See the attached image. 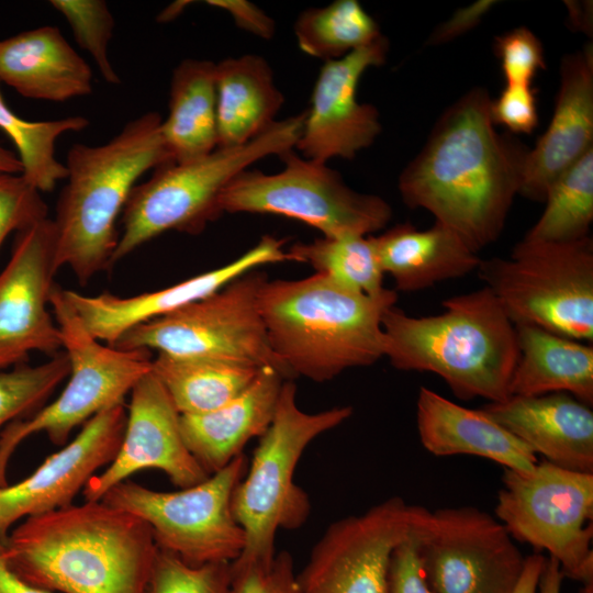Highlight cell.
<instances>
[{"label": "cell", "mask_w": 593, "mask_h": 593, "mask_svg": "<svg viewBox=\"0 0 593 593\" xmlns=\"http://www.w3.org/2000/svg\"><path fill=\"white\" fill-rule=\"evenodd\" d=\"M491 101L486 89L475 87L450 104L399 177L409 208L432 213L475 253L502 234L529 150L496 131Z\"/></svg>", "instance_id": "cell-1"}, {"label": "cell", "mask_w": 593, "mask_h": 593, "mask_svg": "<svg viewBox=\"0 0 593 593\" xmlns=\"http://www.w3.org/2000/svg\"><path fill=\"white\" fill-rule=\"evenodd\" d=\"M4 545L13 573L54 593H145L158 552L144 521L102 500L26 517Z\"/></svg>", "instance_id": "cell-2"}, {"label": "cell", "mask_w": 593, "mask_h": 593, "mask_svg": "<svg viewBox=\"0 0 593 593\" xmlns=\"http://www.w3.org/2000/svg\"><path fill=\"white\" fill-rule=\"evenodd\" d=\"M395 290L366 294L314 273L267 281L259 307L270 346L293 377L328 381L347 369L384 357V313Z\"/></svg>", "instance_id": "cell-3"}, {"label": "cell", "mask_w": 593, "mask_h": 593, "mask_svg": "<svg viewBox=\"0 0 593 593\" xmlns=\"http://www.w3.org/2000/svg\"><path fill=\"white\" fill-rule=\"evenodd\" d=\"M163 119L150 111L131 120L102 145L76 143L66 159V184L56 215V267L71 269L85 284L113 266L116 221L137 180L174 163L161 134Z\"/></svg>", "instance_id": "cell-4"}, {"label": "cell", "mask_w": 593, "mask_h": 593, "mask_svg": "<svg viewBox=\"0 0 593 593\" xmlns=\"http://www.w3.org/2000/svg\"><path fill=\"white\" fill-rule=\"evenodd\" d=\"M443 306V313L421 317L389 309L384 357L395 369L437 374L461 400L507 399L519 351L515 325L496 296L484 286Z\"/></svg>", "instance_id": "cell-5"}, {"label": "cell", "mask_w": 593, "mask_h": 593, "mask_svg": "<svg viewBox=\"0 0 593 593\" xmlns=\"http://www.w3.org/2000/svg\"><path fill=\"white\" fill-rule=\"evenodd\" d=\"M304 116L305 111L277 120L242 146L216 148L191 163H170L156 168L130 193L121 214L122 232L112 264L168 231L200 234L222 214L220 195L237 174L259 159L294 148Z\"/></svg>", "instance_id": "cell-6"}, {"label": "cell", "mask_w": 593, "mask_h": 593, "mask_svg": "<svg viewBox=\"0 0 593 593\" xmlns=\"http://www.w3.org/2000/svg\"><path fill=\"white\" fill-rule=\"evenodd\" d=\"M351 414L350 406L306 413L296 403L293 381L283 382L273 419L233 493L232 511L245 533V547L237 561L271 559L277 532L305 523L311 504L294 482L298 462L311 441Z\"/></svg>", "instance_id": "cell-7"}, {"label": "cell", "mask_w": 593, "mask_h": 593, "mask_svg": "<svg viewBox=\"0 0 593 593\" xmlns=\"http://www.w3.org/2000/svg\"><path fill=\"white\" fill-rule=\"evenodd\" d=\"M49 305L70 371L55 401L12 422L0 433V488L9 484V462L27 437L45 433L53 444L64 446L76 427L103 410L124 403L126 394L152 370V351L121 349L93 337L57 284L51 292Z\"/></svg>", "instance_id": "cell-8"}, {"label": "cell", "mask_w": 593, "mask_h": 593, "mask_svg": "<svg viewBox=\"0 0 593 593\" xmlns=\"http://www.w3.org/2000/svg\"><path fill=\"white\" fill-rule=\"evenodd\" d=\"M479 277L514 325L593 340V240L523 239L510 258L481 259Z\"/></svg>", "instance_id": "cell-9"}, {"label": "cell", "mask_w": 593, "mask_h": 593, "mask_svg": "<svg viewBox=\"0 0 593 593\" xmlns=\"http://www.w3.org/2000/svg\"><path fill=\"white\" fill-rule=\"evenodd\" d=\"M266 281L264 272L251 270L203 299L131 328L113 346L269 367L291 380L270 346L260 312Z\"/></svg>", "instance_id": "cell-10"}, {"label": "cell", "mask_w": 593, "mask_h": 593, "mask_svg": "<svg viewBox=\"0 0 593 593\" xmlns=\"http://www.w3.org/2000/svg\"><path fill=\"white\" fill-rule=\"evenodd\" d=\"M284 167L277 174L247 168L223 189L221 213L276 214L299 220L324 237L369 236L384 228L392 216L379 195L349 188L326 164L288 150L279 156Z\"/></svg>", "instance_id": "cell-11"}, {"label": "cell", "mask_w": 593, "mask_h": 593, "mask_svg": "<svg viewBox=\"0 0 593 593\" xmlns=\"http://www.w3.org/2000/svg\"><path fill=\"white\" fill-rule=\"evenodd\" d=\"M248 467L242 454L205 480L178 491L153 490L123 481L101 499L150 528L158 549L190 566L233 562L245 547V533L234 517L232 497Z\"/></svg>", "instance_id": "cell-12"}, {"label": "cell", "mask_w": 593, "mask_h": 593, "mask_svg": "<svg viewBox=\"0 0 593 593\" xmlns=\"http://www.w3.org/2000/svg\"><path fill=\"white\" fill-rule=\"evenodd\" d=\"M495 517L514 540L547 551L564 578L593 581V473L546 460L526 472L504 469Z\"/></svg>", "instance_id": "cell-13"}, {"label": "cell", "mask_w": 593, "mask_h": 593, "mask_svg": "<svg viewBox=\"0 0 593 593\" xmlns=\"http://www.w3.org/2000/svg\"><path fill=\"white\" fill-rule=\"evenodd\" d=\"M414 528L434 593H514L526 557L495 516L474 506L417 505Z\"/></svg>", "instance_id": "cell-14"}, {"label": "cell", "mask_w": 593, "mask_h": 593, "mask_svg": "<svg viewBox=\"0 0 593 593\" xmlns=\"http://www.w3.org/2000/svg\"><path fill=\"white\" fill-rule=\"evenodd\" d=\"M416 505L392 496L328 526L298 574L302 593H387L390 559Z\"/></svg>", "instance_id": "cell-15"}, {"label": "cell", "mask_w": 593, "mask_h": 593, "mask_svg": "<svg viewBox=\"0 0 593 593\" xmlns=\"http://www.w3.org/2000/svg\"><path fill=\"white\" fill-rule=\"evenodd\" d=\"M55 255L53 219L15 233L0 272V371L25 365L34 351L52 357L63 350L59 327L48 310L58 271Z\"/></svg>", "instance_id": "cell-16"}, {"label": "cell", "mask_w": 593, "mask_h": 593, "mask_svg": "<svg viewBox=\"0 0 593 593\" xmlns=\"http://www.w3.org/2000/svg\"><path fill=\"white\" fill-rule=\"evenodd\" d=\"M388 51L389 41L382 35L368 46L324 63L294 146L302 157L323 164L332 158L353 159L373 144L382 130L379 112L358 101L357 88L369 68L384 64Z\"/></svg>", "instance_id": "cell-17"}, {"label": "cell", "mask_w": 593, "mask_h": 593, "mask_svg": "<svg viewBox=\"0 0 593 593\" xmlns=\"http://www.w3.org/2000/svg\"><path fill=\"white\" fill-rule=\"evenodd\" d=\"M145 469L163 471L179 489L210 475L187 448L180 413L152 370L131 390L119 450L102 472L86 484L85 501L101 500L113 486Z\"/></svg>", "instance_id": "cell-18"}, {"label": "cell", "mask_w": 593, "mask_h": 593, "mask_svg": "<svg viewBox=\"0 0 593 593\" xmlns=\"http://www.w3.org/2000/svg\"><path fill=\"white\" fill-rule=\"evenodd\" d=\"M126 424V405L103 410L48 456L29 477L0 488V539L22 519L74 504L75 496L115 457Z\"/></svg>", "instance_id": "cell-19"}, {"label": "cell", "mask_w": 593, "mask_h": 593, "mask_svg": "<svg viewBox=\"0 0 593 593\" xmlns=\"http://www.w3.org/2000/svg\"><path fill=\"white\" fill-rule=\"evenodd\" d=\"M283 244L272 236H264L231 262L153 292L119 296L64 290V294L88 332L98 340L113 346L131 328L203 299L255 268L290 260Z\"/></svg>", "instance_id": "cell-20"}, {"label": "cell", "mask_w": 593, "mask_h": 593, "mask_svg": "<svg viewBox=\"0 0 593 593\" xmlns=\"http://www.w3.org/2000/svg\"><path fill=\"white\" fill-rule=\"evenodd\" d=\"M593 148V46L564 55L555 110L545 133L529 148L519 193L544 202L549 187Z\"/></svg>", "instance_id": "cell-21"}, {"label": "cell", "mask_w": 593, "mask_h": 593, "mask_svg": "<svg viewBox=\"0 0 593 593\" xmlns=\"http://www.w3.org/2000/svg\"><path fill=\"white\" fill-rule=\"evenodd\" d=\"M481 410L546 461L593 473V411L573 395H510Z\"/></svg>", "instance_id": "cell-22"}, {"label": "cell", "mask_w": 593, "mask_h": 593, "mask_svg": "<svg viewBox=\"0 0 593 593\" xmlns=\"http://www.w3.org/2000/svg\"><path fill=\"white\" fill-rule=\"evenodd\" d=\"M416 422L424 448L439 457L470 455L514 471H530L537 456L484 411L457 404L421 387Z\"/></svg>", "instance_id": "cell-23"}, {"label": "cell", "mask_w": 593, "mask_h": 593, "mask_svg": "<svg viewBox=\"0 0 593 593\" xmlns=\"http://www.w3.org/2000/svg\"><path fill=\"white\" fill-rule=\"evenodd\" d=\"M286 379L265 367L238 396L213 411L180 415L184 444L208 474L223 469L253 437H260L276 414Z\"/></svg>", "instance_id": "cell-24"}, {"label": "cell", "mask_w": 593, "mask_h": 593, "mask_svg": "<svg viewBox=\"0 0 593 593\" xmlns=\"http://www.w3.org/2000/svg\"><path fill=\"white\" fill-rule=\"evenodd\" d=\"M92 71L56 26L0 41V81L22 97L65 102L92 92Z\"/></svg>", "instance_id": "cell-25"}, {"label": "cell", "mask_w": 593, "mask_h": 593, "mask_svg": "<svg viewBox=\"0 0 593 593\" xmlns=\"http://www.w3.org/2000/svg\"><path fill=\"white\" fill-rule=\"evenodd\" d=\"M371 239L383 273L393 278L400 291H419L461 278L481 262L457 232L437 222L423 231L401 223Z\"/></svg>", "instance_id": "cell-26"}, {"label": "cell", "mask_w": 593, "mask_h": 593, "mask_svg": "<svg viewBox=\"0 0 593 593\" xmlns=\"http://www.w3.org/2000/svg\"><path fill=\"white\" fill-rule=\"evenodd\" d=\"M216 148L242 146L267 130L284 98L267 60L247 54L215 64Z\"/></svg>", "instance_id": "cell-27"}, {"label": "cell", "mask_w": 593, "mask_h": 593, "mask_svg": "<svg viewBox=\"0 0 593 593\" xmlns=\"http://www.w3.org/2000/svg\"><path fill=\"white\" fill-rule=\"evenodd\" d=\"M518 359L510 395L564 392L593 404V346L534 325H515Z\"/></svg>", "instance_id": "cell-28"}, {"label": "cell", "mask_w": 593, "mask_h": 593, "mask_svg": "<svg viewBox=\"0 0 593 593\" xmlns=\"http://www.w3.org/2000/svg\"><path fill=\"white\" fill-rule=\"evenodd\" d=\"M161 134L177 164L201 159L216 149L215 63L186 58L174 69Z\"/></svg>", "instance_id": "cell-29"}, {"label": "cell", "mask_w": 593, "mask_h": 593, "mask_svg": "<svg viewBox=\"0 0 593 593\" xmlns=\"http://www.w3.org/2000/svg\"><path fill=\"white\" fill-rule=\"evenodd\" d=\"M261 369L242 362L164 354H158L152 361L153 373L180 415L201 414L221 407L244 392Z\"/></svg>", "instance_id": "cell-30"}, {"label": "cell", "mask_w": 593, "mask_h": 593, "mask_svg": "<svg viewBox=\"0 0 593 593\" xmlns=\"http://www.w3.org/2000/svg\"><path fill=\"white\" fill-rule=\"evenodd\" d=\"M294 35L303 53L325 61L342 58L382 36L377 21L357 0H336L303 11L294 23Z\"/></svg>", "instance_id": "cell-31"}, {"label": "cell", "mask_w": 593, "mask_h": 593, "mask_svg": "<svg viewBox=\"0 0 593 593\" xmlns=\"http://www.w3.org/2000/svg\"><path fill=\"white\" fill-rule=\"evenodd\" d=\"M546 206L524 239L568 243L589 237L593 221V148L548 189Z\"/></svg>", "instance_id": "cell-32"}, {"label": "cell", "mask_w": 593, "mask_h": 593, "mask_svg": "<svg viewBox=\"0 0 593 593\" xmlns=\"http://www.w3.org/2000/svg\"><path fill=\"white\" fill-rule=\"evenodd\" d=\"M88 125L89 121L83 116L48 121L22 119L8 107L0 90V130L18 150L22 177L40 192L54 190L56 183L67 177L66 166L55 157L58 137L68 132L82 131Z\"/></svg>", "instance_id": "cell-33"}, {"label": "cell", "mask_w": 593, "mask_h": 593, "mask_svg": "<svg viewBox=\"0 0 593 593\" xmlns=\"http://www.w3.org/2000/svg\"><path fill=\"white\" fill-rule=\"evenodd\" d=\"M290 260L309 264L316 273L366 294L383 291V271L369 236L322 237L295 243L288 250Z\"/></svg>", "instance_id": "cell-34"}, {"label": "cell", "mask_w": 593, "mask_h": 593, "mask_svg": "<svg viewBox=\"0 0 593 593\" xmlns=\"http://www.w3.org/2000/svg\"><path fill=\"white\" fill-rule=\"evenodd\" d=\"M70 371L64 350L37 366L21 365L0 371V433L44 406Z\"/></svg>", "instance_id": "cell-35"}, {"label": "cell", "mask_w": 593, "mask_h": 593, "mask_svg": "<svg viewBox=\"0 0 593 593\" xmlns=\"http://www.w3.org/2000/svg\"><path fill=\"white\" fill-rule=\"evenodd\" d=\"M71 27L75 41L93 58L103 79L111 85L121 83L108 54L113 35L114 19L103 0H51Z\"/></svg>", "instance_id": "cell-36"}, {"label": "cell", "mask_w": 593, "mask_h": 593, "mask_svg": "<svg viewBox=\"0 0 593 593\" xmlns=\"http://www.w3.org/2000/svg\"><path fill=\"white\" fill-rule=\"evenodd\" d=\"M231 562L190 566L158 549L145 593H230Z\"/></svg>", "instance_id": "cell-37"}, {"label": "cell", "mask_w": 593, "mask_h": 593, "mask_svg": "<svg viewBox=\"0 0 593 593\" xmlns=\"http://www.w3.org/2000/svg\"><path fill=\"white\" fill-rule=\"evenodd\" d=\"M230 593H302L288 551L269 560L231 562Z\"/></svg>", "instance_id": "cell-38"}, {"label": "cell", "mask_w": 593, "mask_h": 593, "mask_svg": "<svg viewBox=\"0 0 593 593\" xmlns=\"http://www.w3.org/2000/svg\"><path fill=\"white\" fill-rule=\"evenodd\" d=\"M494 51L506 85L532 86L537 72L546 68L544 46L526 26L495 37Z\"/></svg>", "instance_id": "cell-39"}, {"label": "cell", "mask_w": 593, "mask_h": 593, "mask_svg": "<svg viewBox=\"0 0 593 593\" xmlns=\"http://www.w3.org/2000/svg\"><path fill=\"white\" fill-rule=\"evenodd\" d=\"M40 193L21 174H0V247L11 233L47 217Z\"/></svg>", "instance_id": "cell-40"}, {"label": "cell", "mask_w": 593, "mask_h": 593, "mask_svg": "<svg viewBox=\"0 0 593 593\" xmlns=\"http://www.w3.org/2000/svg\"><path fill=\"white\" fill-rule=\"evenodd\" d=\"M387 593H434L424 571L414 524L392 552Z\"/></svg>", "instance_id": "cell-41"}, {"label": "cell", "mask_w": 593, "mask_h": 593, "mask_svg": "<svg viewBox=\"0 0 593 593\" xmlns=\"http://www.w3.org/2000/svg\"><path fill=\"white\" fill-rule=\"evenodd\" d=\"M493 123L512 133L530 134L538 125V109L532 86L506 85L500 96L491 101Z\"/></svg>", "instance_id": "cell-42"}, {"label": "cell", "mask_w": 593, "mask_h": 593, "mask_svg": "<svg viewBox=\"0 0 593 593\" xmlns=\"http://www.w3.org/2000/svg\"><path fill=\"white\" fill-rule=\"evenodd\" d=\"M499 3L496 0H479L456 10L451 16L439 23L425 41V46L449 43L474 29L488 12Z\"/></svg>", "instance_id": "cell-43"}, {"label": "cell", "mask_w": 593, "mask_h": 593, "mask_svg": "<svg viewBox=\"0 0 593 593\" xmlns=\"http://www.w3.org/2000/svg\"><path fill=\"white\" fill-rule=\"evenodd\" d=\"M206 3L228 12L238 27L256 36L269 40L275 34V21L251 2L246 0H208Z\"/></svg>", "instance_id": "cell-44"}, {"label": "cell", "mask_w": 593, "mask_h": 593, "mask_svg": "<svg viewBox=\"0 0 593 593\" xmlns=\"http://www.w3.org/2000/svg\"><path fill=\"white\" fill-rule=\"evenodd\" d=\"M546 557L535 552L526 557L524 570L514 593H538L539 579Z\"/></svg>", "instance_id": "cell-45"}, {"label": "cell", "mask_w": 593, "mask_h": 593, "mask_svg": "<svg viewBox=\"0 0 593 593\" xmlns=\"http://www.w3.org/2000/svg\"><path fill=\"white\" fill-rule=\"evenodd\" d=\"M568 8V22L570 29L592 34V1H564Z\"/></svg>", "instance_id": "cell-46"}, {"label": "cell", "mask_w": 593, "mask_h": 593, "mask_svg": "<svg viewBox=\"0 0 593 593\" xmlns=\"http://www.w3.org/2000/svg\"><path fill=\"white\" fill-rule=\"evenodd\" d=\"M0 593H54L34 586L20 579L7 566L4 557L0 558Z\"/></svg>", "instance_id": "cell-47"}, {"label": "cell", "mask_w": 593, "mask_h": 593, "mask_svg": "<svg viewBox=\"0 0 593 593\" xmlns=\"http://www.w3.org/2000/svg\"><path fill=\"white\" fill-rule=\"evenodd\" d=\"M564 575L557 560L546 557L539 579L538 593H561Z\"/></svg>", "instance_id": "cell-48"}, {"label": "cell", "mask_w": 593, "mask_h": 593, "mask_svg": "<svg viewBox=\"0 0 593 593\" xmlns=\"http://www.w3.org/2000/svg\"><path fill=\"white\" fill-rule=\"evenodd\" d=\"M21 172L22 165L18 155L0 145V174L19 175Z\"/></svg>", "instance_id": "cell-49"}, {"label": "cell", "mask_w": 593, "mask_h": 593, "mask_svg": "<svg viewBox=\"0 0 593 593\" xmlns=\"http://www.w3.org/2000/svg\"><path fill=\"white\" fill-rule=\"evenodd\" d=\"M578 593H593V581L583 583Z\"/></svg>", "instance_id": "cell-50"}, {"label": "cell", "mask_w": 593, "mask_h": 593, "mask_svg": "<svg viewBox=\"0 0 593 593\" xmlns=\"http://www.w3.org/2000/svg\"><path fill=\"white\" fill-rule=\"evenodd\" d=\"M5 555V545L4 541L0 539V558L4 557Z\"/></svg>", "instance_id": "cell-51"}]
</instances>
